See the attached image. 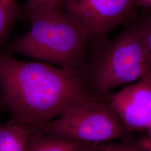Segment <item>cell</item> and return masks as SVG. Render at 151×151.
<instances>
[{
	"mask_svg": "<svg viewBox=\"0 0 151 151\" xmlns=\"http://www.w3.org/2000/svg\"><path fill=\"white\" fill-rule=\"evenodd\" d=\"M2 100L14 119L38 125L59 117L78 103L95 97L80 72L45 62H28L0 52Z\"/></svg>",
	"mask_w": 151,
	"mask_h": 151,
	"instance_id": "6da1fadb",
	"label": "cell"
},
{
	"mask_svg": "<svg viewBox=\"0 0 151 151\" xmlns=\"http://www.w3.org/2000/svg\"><path fill=\"white\" fill-rule=\"evenodd\" d=\"M118 35L91 39L80 71L88 91L103 97L151 72V58L134 19Z\"/></svg>",
	"mask_w": 151,
	"mask_h": 151,
	"instance_id": "7a4b0ae2",
	"label": "cell"
},
{
	"mask_svg": "<svg viewBox=\"0 0 151 151\" xmlns=\"http://www.w3.org/2000/svg\"><path fill=\"white\" fill-rule=\"evenodd\" d=\"M27 18L29 32L6 44L2 51L80 72L90 39L62 6L39 10Z\"/></svg>",
	"mask_w": 151,
	"mask_h": 151,
	"instance_id": "3957f363",
	"label": "cell"
},
{
	"mask_svg": "<svg viewBox=\"0 0 151 151\" xmlns=\"http://www.w3.org/2000/svg\"><path fill=\"white\" fill-rule=\"evenodd\" d=\"M34 125L45 134L88 143L124 139L128 133L104 96L78 103L57 119Z\"/></svg>",
	"mask_w": 151,
	"mask_h": 151,
	"instance_id": "277c9868",
	"label": "cell"
},
{
	"mask_svg": "<svg viewBox=\"0 0 151 151\" xmlns=\"http://www.w3.org/2000/svg\"><path fill=\"white\" fill-rule=\"evenodd\" d=\"M62 7L90 39L106 37L134 18L136 0H65Z\"/></svg>",
	"mask_w": 151,
	"mask_h": 151,
	"instance_id": "5b68a950",
	"label": "cell"
},
{
	"mask_svg": "<svg viewBox=\"0 0 151 151\" xmlns=\"http://www.w3.org/2000/svg\"><path fill=\"white\" fill-rule=\"evenodd\" d=\"M104 97L128 132L148 130L151 123V72Z\"/></svg>",
	"mask_w": 151,
	"mask_h": 151,
	"instance_id": "8992f818",
	"label": "cell"
},
{
	"mask_svg": "<svg viewBox=\"0 0 151 151\" xmlns=\"http://www.w3.org/2000/svg\"><path fill=\"white\" fill-rule=\"evenodd\" d=\"M37 130L35 125L15 119L0 125V151H25L29 138Z\"/></svg>",
	"mask_w": 151,
	"mask_h": 151,
	"instance_id": "52a82bcc",
	"label": "cell"
},
{
	"mask_svg": "<svg viewBox=\"0 0 151 151\" xmlns=\"http://www.w3.org/2000/svg\"><path fill=\"white\" fill-rule=\"evenodd\" d=\"M86 143L45 134L38 130L29 138L25 151H80Z\"/></svg>",
	"mask_w": 151,
	"mask_h": 151,
	"instance_id": "ba28073f",
	"label": "cell"
},
{
	"mask_svg": "<svg viewBox=\"0 0 151 151\" xmlns=\"http://www.w3.org/2000/svg\"><path fill=\"white\" fill-rule=\"evenodd\" d=\"M22 14V6L17 0H0V52L7 44L11 29Z\"/></svg>",
	"mask_w": 151,
	"mask_h": 151,
	"instance_id": "9c48e42d",
	"label": "cell"
},
{
	"mask_svg": "<svg viewBox=\"0 0 151 151\" xmlns=\"http://www.w3.org/2000/svg\"><path fill=\"white\" fill-rule=\"evenodd\" d=\"M103 151H147L145 139L137 141L124 140L119 143H106Z\"/></svg>",
	"mask_w": 151,
	"mask_h": 151,
	"instance_id": "30bf717a",
	"label": "cell"
},
{
	"mask_svg": "<svg viewBox=\"0 0 151 151\" xmlns=\"http://www.w3.org/2000/svg\"><path fill=\"white\" fill-rule=\"evenodd\" d=\"M65 0H25L22 6V16L27 17L32 12L39 10L61 5Z\"/></svg>",
	"mask_w": 151,
	"mask_h": 151,
	"instance_id": "8fae6325",
	"label": "cell"
},
{
	"mask_svg": "<svg viewBox=\"0 0 151 151\" xmlns=\"http://www.w3.org/2000/svg\"><path fill=\"white\" fill-rule=\"evenodd\" d=\"M106 143H86L80 151H103Z\"/></svg>",
	"mask_w": 151,
	"mask_h": 151,
	"instance_id": "7c38bea8",
	"label": "cell"
},
{
	"mask_svg": "<svg viewBox=\"0 0 151 151\" xmlns=\"http://www.w3.org/2000/svg\"><path fill=\"white\" fill-rule=\"evenodd\" d=\"M138 8L151 10V0H136Z\"/></svg>",
	"mask_w": 151,
	"mask_h": 151,
	"instance_id": "4fadbf2b",
	"label": "cell"
},
{
	"mask_svg": "<svg viewBox=\"0 0 151 151\" xmlns=\"http://www.w3.org/2000/svg\"><path fill=\"white\" fill-rule=\"evenodd\" d=\"M148 136L146 138H144L146 144L147 151H151V123L148 129Z\"/></svg>",
	"mask_w": 151,
	"mask_h": 151,
	"instance_id": "5bb4252c",
	"label": "cell"
},
{
	"mask_svg": "<svg viewBox=\"0 0 151 151\" xmlns=\"http://www.w3.org/2000/svg\"><path fill=\"white\" fill-rule=\"evenodd\" d=\"M0 100H1V97H0Z\"/></svg>",
	"mask_w": 151,
	"mask_h": 151,
	"instance_id": "9a60e30c",
	"label": "cell"
}]
</instances>
